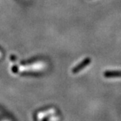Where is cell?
<instances>
[{"label":"cell","mask_w":121,"mask_h":121,"mask_svg":"<svg viewBox=\"0 0 121 121\" xmlns=\"http://www.w3.org/2000/svg\"><path fill=\"white\" fill-rule=\"evenodd\" d=\"M89 63H90V59H86V60H85L84 61H82V63H80L78 66H76L74 69H73V72H77L80 71L82 69L84 68V66H85L86 65H88Z\"/></svg>","instance_id":"obj_1"},{"label":"cell","mask_w":121,"mask_h":121,"mask_svg":"<svg viewBox=\"0 0 121 121\" xmlns=\"http://www.w3.org/2000/svg\"><path fill=\"white\" fill-rule=\"evenodd\" d=\"M105 77H121V72L118 71H110L107 72L104 74Z\"/></svg>","instance_id":"obj_2"}]
</instances>
